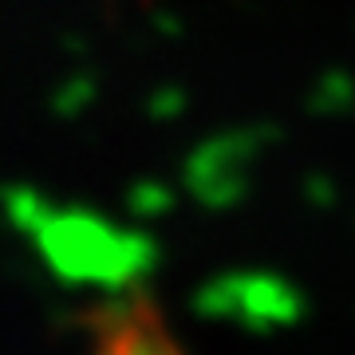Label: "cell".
I'll return each instance as SVG.
<instances>
[{
  "mask_svg": "<svg viewBox=\"0 0 355 355\" xmlns=\"http://www.w3.org/2000/svg\"><path fill=\"white\" fill-rule=\"evenodd\" d=\"M91 355H182L166 316L146 296H119L87 312Z\"/></svg>",
  "mask_w": 355,
  "mask_h": 355,
  "instance_id": "1",
  "label": "cell"
}]
</instances>
